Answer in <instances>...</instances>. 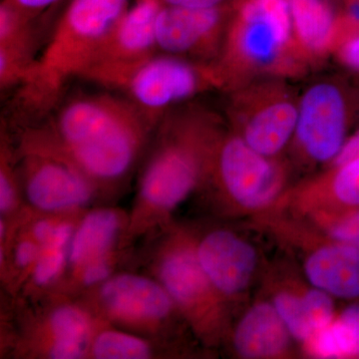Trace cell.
I'll return each mask as SVG.
<instances>
[{
    "label": "cell",
    "instance_id": "cell-22",
    "mask_svg": "<svg viewBox=\"0 0 359 359\" xmlns=\"http://www.w3.org/2000/svg\"><path fill=\"white\" fill-rule=\"evenodd\" d=\"M156 355V347L147 337L131 332L105 328L95 332L89 358L146 359Z\"/></svg>",
    "mask_w": 359,
    "mask_h": 359
},
{
    "label": "cell",
    "instance_id": "cell-18",
    "mask_svg": "<svg viewBox=\"0 0 359 359\" xmlns=\"http://www.w3.org/2000/svg\"><path fill=\"white\" fill-rule=\"evenodd\" d=\"M306 278L316 289L339 299H359V249L353 245H325L304 264Z\"/></svg>",
    "mask_w": 359,
    "mask_h": 359
},
{
    "label": "cell",
    "instance_id": "cell-28",
    "mask_svg": "<svg viewBox=\"0 0 359 359\" xmlns=\"http://www.w3.org/2000/svg\"><path fill=\"white\" fill-rule=\"evenodd\" d=\"M332 55L344 67L359 72V34L342 42Z\"/></svg>",
    "mask_w": 359,
    "mask_h": 359
},
{
    "label": "cell",
    "instance_id": "cell-27",
    "mask_svg": "<svg viewBox=\"0 0 359 359\" xmlns=\"http://www.w3.org/2000/svg\"><path fill=\"white\" fill-rule=\"evenodd\" d=\"M330 236L335 242L353 245L359 249V208L337 219L330 226Z\"/></svg>",
    "mask_w": 359,
    "mask_h": 359
},
{
    "label": "cell",
    "instance_id": "cell-7",
    "mask_svg": "<svg viewBox=\"0 0 359 359\" xmlns=\"http://www.w3.org/2000/svg\"><path fill=\"white\" fill-rule=\"evenodd\" d=\"M228 93L231 131L257 152L276 158L294 137L299 96L280 78L257 80Z\"/></svg>",
    "mask_w": 359,
    "mask_h": 359
},
{
    "label": "cell",
    "instance_id": "cell-25",
    "mask_svg": "<svg viewBox=\"0 0 359 359\" xmlns=\"http://www.w3.org/2000/svg\"><path fill=\"white\" fill-rule=\"evenodd\" d=\"M115 263L116 255L102 257L85 264L72 276H74L77 285L94 289L113 276Z\"/></svg>",
    "mask_w": 359,
    "mask_h": 359
},
{
    "label": "cell",
    "instance_id": "cell-30",
    "mask_svg": "<svg viewBox=\"0 0 359 359\" xmlns=\"http://www.w3.org/2000/svg\"><path fill=\"white\" fill-rule=\"evenodd\" d=\"M358 158H359V128L351 136L347 137L339 154L332 161V166H340Z\"/></svg>",
    "mask_w": 359,
    "mask_h": 359
},
{
    "label": "cell",
    "instance_id": "cell-9",
    "mask_svg": "<svg viewBox=\"0 0 359 359\" xmlns=\"http://www.w3.org/2000/svg\"><path fill=\"white\" fill-rule=\"evenodd\" d=\"M94 311L102 320L134 334H157L176 306L156 278L123 273L94 287Z\"/></svg>",
    "mask_w": 359,
    "mask_h": 359
},
{
    "label": "cell",
    "instance_id": "cell-26",
    "mask_svg": "<svg viewBox=\"0 0 359 359\" xmlns=\"http://www.w3.org/2000/svg\"><path fill=\"white\" fill-rule=\"evenodd\" d=\"M41 250V245L25 231V235H20L13 244L11 259L13 268L16 269L20 275L22 273L29 275L39 259Z\"/></svg>",
    "mask_w": 359,
    "mask_h": 359
},
{
    "label": "cell",
    "instance_id": "cell-3",
    "mask_svg": "<svg viewBox=\"0 0 359 359\" xmlns=\"http://www.w3.org/2000/svg\"><path fill=\"white\" fill-rule=\"evenodd\" d=\"M216 66L226 92L266 78L308 74L311 68L295 42L287 0H233Z\"/></svg>",
    "mask_w": 359,
    "mask_h": 359
},
{
    "label": "cell",
    "instance_id": "cell-24",
    "mask_svg": "<svg viewBox=\"0 0 359 359\" xmlns=\"http://www.w3.org/2000/svg\"><path fill=\"white\" fill-rule=\"evenodd\" d=\"M327 185L335 199L347 207L359 208V158L334 167Z\"/></svg>",
    "mask_w": 359,
    "mask_h": 359
},
{
    "label": "cell",
    "instance_id": "cell-20",
    "mask_svg": "<svg viewBox=\"0 0 359 359\" xmlns=\"http://www.w3.org/2000/svg\"><path fill=\"white\" fill-rule=\"evenodd\" d=\"M290 335L308 342L334 320V304L332 295L323 290H309L304 295L280 292L273 299Z\"/></svg>",
    "mask_w": 359,
    "mask_h": 359
},
{
    "label": "cell",
    "instance_id": "cell-1",
    "mask_svg": "<svg viewBox=\"0 0 359 359\" xmlns=\"http://www.w3.org/2000/svg\"><path fill=\"white\" fill-rule=\"evenodd\" d=\"M54 111L45 125L99 192L114 189L128 178L156 129L121 94L75 96Z\"/></svg>",
    "mask_w": 359,
    "mask_h": 359
},
{
    "label": "cell",
    "instance_id": "cell-15",
    "mask_svg": "<svg viewBox=\"0 0 359 359\" xmlns=\"http://www.w3.org/2000/svg\"><path fill=\"white\" fill-rule=\"evenodd\" d=\"M43 328L44 358L79 359L89 355L96 325L88 309L76 304H59L45 316Z\"/></svg>",
    "mask_w": 359,
    "mask_h": 359
},
{
    "label": "cell",
    "instance_id": "cell-12",
    "mask_svg": "<svg viewBox=\"0 0 359 359\" xmlns=\"http://www.w3.org/2000/svg\"><path fill=\"white\" fill-rule=\"evenodd\" d=\"M231 4L212 8L163 4L155 23L158 52L216 63L230 20Z\"/></svg>",
    "mask_w": 359,
    "mask_h": 359
},
{
    "label": "cell",
    "instance_id": "cell-19",
    "mask_svg": "<svg viewBox=\"0 0 359 359\" xmlns=\"http://www.w3.org/2000/svg\"><path fill=\"white\" fill-rule=\"evenodd\" d=\"M290 335L275 306L262 302L252 306L238 323L233 344L243 358H271L285 351Z\"/></svg>",
    "mask_w": 359,
    "mask_h": 359
},
{
    "label": "cell",
    "instance_id": "cell-2",
    "mask_svg": "<svg viewBox=\"0 0 359 359\" xmlns=\"http://www.w3.org/2000/svg\"><path fill=\"white\" fill-rule=\"evenodd\" d=\"M224 132L221 117L197 104H184L161 119L139 178L126 235L157 224L210 176Z\"/></svg>",
    "mask_w": 359,
    "mask_h": 359
},
{
    "label": "cell",
    "instance_id": "cell-23",
    "mask_svg": "<svg viewBox=\"0 0 359 359\" xmlns=\"http://www.w3.org/2000/svg\"><path fill=\"white\" fill-rule=\"evenodd\" d=\"M34 20L2 0L0 4V47L34 52Z\"/></svg>",
    "mask_w": 359,
    "mask_h": 359
},
{
    "label": "cell",
    "instance_id": "cell-11",
    "mask_svg": "<svg viewBox=\"0 0 359 359\" xmlns=\"http://www.w3.org/2000/svg\"><path fill=\"white\" fill-rule=\"evenodd\" d=\"M162 6L161 0H135L79 78L111 90L130 68L157 53L155 23Z\"/></svg>",
    "mask_w": 359,
    "mask_h": 359
},
{
    "label": "cell",
    "instance_id": "cell-10",
    "mask_svg": "<svg viewBox=\"0 0 359 359\" xmlns=\"http://www.w3.org/2000/svg\"><path fill=\"white\" fill-rule=\"evenodd\" d=\"M210 176L238 205L259 209L276 199L285 183V169L275 158L257 152L238 135L224 132Z\"/></svg>",
    "mask_w": 359,
    "mask_h": 359
},
{
    "label": "cell",
    "instance_id": "cell-16",
    "mask_svg": "<svg viewBox=\"0 0 359 359\" xmlns=\"http://www.w3.org/2000/svg\"><path fill=\"white\" fill-rule=\"evenodd\" d=\"M129 219L113 208H98L78 219L68 250L67 269L75 273L85 264L115 255L116 245Z\"/></svg>",
    "mask_w": 359,
    "mask_h": 359
},
{
    "label": "cell",
    "instance_id": "cell-4",
    "mask_svg": "<svg viewBox=\"0 0 359 359\" xmlns=\"http://www.w3.org/2000/svg\"><path fill=\"white\" fill-rule=\"evenodd\" d=\"M129 6L130 0H70L18 89L16 101L26 116L44 117L57 107L68 82L86 69Z\"/></svg>",
    "mask_w": 359,
    "mask_h": 359
},
{
    "label": "cell",
    "instance_id": "cell-13",
    "mask_svg": "<svg viewBox=\"0 0 359 359\" xmlns=\"http://www.w3.org/2000/svg\"><path fill=\"white\" fill-rule=\"evenodd\" d=\"M154 269L156 280L188 316L197 318L211 304L217 290L201 266L196 247L172 241L156 256Z\"/></svg>",
    "mask_w": 359,
    "mask_h": 359
},
{
    "label": "cell",
    "instance_id": "cell-29",
    "mask_svg": "<svg viewBox=\"0 0 359 359\" xmlns=\"http://www.w3.org/2000/svg\"><path fill=\"white\" fill-rule=\"evenodd\" d=\"M4 1L28 18L36 20L37 16L50 8L54 4H58L61 0H4Z\"/></svg>",
    "mask_w": 359,
    "mask_h": 359
},
{
    "label": "cell",
    "instance_id": "cell-5",
    "mask_svg": "<svg viewBox=\"0 0 359 359\" xmlns=\"http://www.w3.org/2000/svg\"><path fill=\"white\" fill-rule=\"evenodd\" d=\"M14 156L21 191L39 214L75 215L100 194L61 150L45 124L23 129Z\"/></svg>",
    "mask_w": 359,
    "mask_h": 359
},
{
    "label": "cell",
    "instance_id": "cell-6",
    "mask_svg": "<svg viewBox=\"0 0 359 359\" xmlns=\"http://www.w3.org/2000/svg\"><path fill=\"white\" fill-rule=\"evenodd\" d=\"M112 91L136 106L157 126L165 115L205 92L224 91L216 63L157 52L125 72Z\"/></svg>",
    "mask_w": 359,
    "mask_h": 359
},
{
    "label": "cell",
    "instance_id": "cell-14",
    "mask_svg": "<svg viewBox=\"0 0 359 359\" xmlns=\"http://www.w3.org/2000/svg\"><path fill=\"white\" fill-rule=\"evenodd\" d=\"M201 266L214 289L235 295L247 289L257 266L254 248L231 231L215 230L196 247Z\"/></svg>",
    "mask_w": 359,
    "mask_h": 359
},
{
    "label": "cell",
    "instance_id": "cell-21",
    "mask_svg": "<svg viewBox=\"0 0 359 359\" xmlns=\"http://www.w3.org/2000/svg\"><path fill=\"white\" fill-rule=\"evenodd\" d=\"M309 351L323 358L359 355V321L346 309L309 340Z\"/></svg>",
    "mask_w": 359,
    "mask_h": 359
},
{
    "label": "cell",
    "instance_id": "cell-17",
    "mask_svg": "<svg viewBox=\"0 0 359 359\" xmlns=\"http://www.w3.org/2000/svg\"><path fill=\"white\" fill-rule=\"evenodd\" d=\"M295 42L313 69L334 53L337 13L330 0H287Z\"/></svg>",
    "mask_w": 359,
    "mask_h": 359
},
{
    "label": "cell",
    "instance_id": "cell-8",
    "mask_svg": "<svg viewBox=\"0 0 359 359\" xmlns=\"http://www.w3.org/2000/svg\"><path fill=\"white\" fill-rule=\"evenodd\" d=\"M353 114V99L341 82L325 78L309 85L299 95L292 137L299 155L316 164L332 163L346 140Z\"/></svg>",
    "mask_w": 359,
    "mask_h": 359
},
{
    "label": "cell",
    "instance_id": "cell-31",
    "mask_svg": "<svg viewBox=\"0 0 359 359\" xmlns=\"http://www.w3.org/2000/svg\"><path fill=\"white\" fill-rule=\"evenodd\" d=\"M233 0H161L164 6L187 7V8H212L230 6Z\"/></svg>",
    "mask_w": 359,
    "mask_h": 359
}]
</instances>
